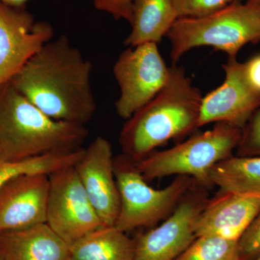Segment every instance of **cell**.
I'll return each mask as SVG.
<instances>
[{
    "label": "cell",
    "mask_w": 260,
    "mask_h": 260,
    "mask_svg": "<svg viewBox=\"0 0 260 260\" xmlns=\"http://www.w3.org/2000/svg\"><path fill=\"white\" fill-rule=\"evenodd\" d=\"M92 71L93 64L62 35L43 46L10 82L51 119L85 125L97 109Z\"/></svg>",
    "instance_id": "cell-1"
},
{
    "label": "cell",
    "mask_w": 260,
    "mask_h": 260,
    "mask_svg": "<svg viewBox=\"0 0 260 260\" xmlns=\"http://www.w3.org/2000/svg\"><path fill=\"white\" fill-rule=\"evenodd\" d=\"M203 98L185 70L173 65L161 90L126 119L119 138L123 154L139 161L169 140L199 128Z\"/></svg>",
    "instance_id": "cell-2"
},
{
    "label": "cell",
    "mask_w": 260,
    "mask_h": 260,
    "mask_svg": "<svg viewBox=\"0 0 260 260\" xmlns=\"http://www.w3.org/2000/svg\"><path fill=\"white\" fill-rule=\"evenodd\" d=\"M85 125L51 119L13 86H0V156L19 161L83 148Z\"/></svg>",
    "instance_id": "cell-3"
},
{
    "label": "cell",
    "mask_w": 260,
    "mask_h": 260,
    "mask_svg": "<svg viewBox=\"0 0 260 260\" xmlns=\"http://www.w3.org/2000/svg\"><path fill=\"white\" fill-rule=\"evenodd\" d=\"M167 37L174 64L200 47L215 48L236 59L246 44L260 42V6L234 3L206 16L178 18Z\"/></svg>",
    "instance_id": "cell-4"
},
{
    "label": "cell",
    "mask_w": 260,
    "mask_h": 260,
    "mask_svg": "<svg viewBox=\"0 0 260 260\" xmlns=\"http://www.w3.org/2000/svg\"><path fill=\"white\" fill-rule=\"evenodd\" d=\"M242 129L219 122L213 129L162 151L153 152L139 161L137 168L145 180L169 176H188L195 182L209 187L210 173L219 162L232 156Z\"/></svg>",
    "instance_id": "cell-5"
},
{
    "label": "cell",
    "mask_w": 260,
    "mask_h": 260,
    "mask_svg": "<svg viewBox=\"0 0 260 260\" xmlns=\"http://www.w3.org/2000/svg\"><path fill=\"white\" fill-rule=\"evenodd\" d=\"M114 171L120 200L114 226L124 233L151 226L167 218L194 182L188 176H177L166 187L153 189L134 160L124 154L114 157Z\"/></svg>",
    "instance_id": "cell-6"
},
{
    "label": "cell",
    "mask_w": 260,
    "mask_h": 260,
    "mask_svg": "<svg viewBox=\"0 0 260 260\" xmlns=\"http://www.w3.org/2000/svg\"><path fill=\"white\" fill-rule=\"evenodd\" d=\"M167 66L155 43H145L121 52L113 67L119 85L116 112L128 119L153 99L169 79Z\"/></svg>",
    "instance_id": "cell-7"
},
{
    "label": "cell",
    "mask_w": 260,
    "mask_h": 260,
    "mask_svg": "<svg viewBox=\"0 0 260 260\" xmlns=\"http://www.w3.org/2000/svg\"><path fill=\"white\" fill-rule=\"evenodd\" d=\"M47 224L69 246L105 226L94 209L74 166L49 174Z\"/></svg>",
    "instance_id": "cell-8"
},
{
    "label": "cell",
    "mask_w": 260,
    "mask_h": 260,
    "mask_svg": "<svg viewBox=\"0 0 260 260\" xmlns=\"http://www.w3.org/2000/svg\"><path fill=\"white\" fill-rule=\"evenodd\" d=\"M205 188L194 181L165 221L135 240L134 260H174L194 242L195 224L208 201Z\"/></svg>",
    "instance_id": "cell-9"
},
{
    "label": "cell",
    "mask_w": 260,
    "mask_h": 260,
    "mask_svg": "<svg viewBox=\"0 0 260 260\" xmlns=\"http://www.w3.org/2000/svg\"><path fill=\"white\" fill-rule=\"evenodd\" d=\"M54 37L46 21H37L25 8L0 2V86L9 83Z\"/></svg>",
    "instance_id": "cell-10"
},
{
    "label": "cell",
    "mask_w": 260,
    "mask_h": 260,
    "mask_svg": "<svg viewBox=\"0 0 260 260\" xmlns=\"http://www.w3.org/2000/svg\"><path fill=\"white\" fill-rule=\"evenodd\" d=\"M223 68V84L203 98L199 127L210 123L224 122L242 129L260 107V94L246 81L242 62L237 58H229Z\"/></svg>",
    "instance_id": "cell-11"
},
{
    "label": "cell",
    "mask_w": 260,
    "mask_h": 260,
    "mask_svg": "<svg viewBox=\"0 0 260 260\" xmlns=\"http://www.w3.org/2000/svg\"><path fill=\"white\" fill-rule=\"evenodd\" d=\"M74 168L99 218L104 225H114L120 200L111 143L103 137H97L85 148Z\"/></svg>",
    "instance_id": "cell-12"
},
{
    "label": "cell",
    "mask_w": 260,
    "mask_h": 260,
    "mask_svg": "<svg viewBox=\"0 0 260 260\" xmlns=\"http://www.w3.org/2000/svg\"><path fill=\"white\" fill-rule=\"evenodd\" d=\"M49 174L15 176L0 189V231L47 223Z\"/></svg>",
    "instance_id": "cell-13"
},
{
    "label": "cell",
    "mask_w": 260,
    "mask_h": 260,
    "mask_svg": "<svg viewBox=\"0 0 260 260\" xmlns=\"http://www.w3.org/2000/svg\"><path fill=\"white\" fill-rule=\"evenodd\" d=\"M260 210V197L223 192L208 200L195 224L196 237L240 239Z\"/></svg>",
    "instance_id": "cell-14"
},
{
    "label": "cell",
    "mask_w": 260,
    "mask_h": 260,
    "mask_svg": "<svg viewBox=\"0 0 260 260\" xmlns=\"http://www.w3.org/2000/svg\"><path fill=\"white\" fill-rule=\"evenodd\" d=\"M4 260H71L70 246L47 223L0 233Z\"/></svg>",
    "instance_id": "cell-15"
},
{
    "label": "cell",
    "mask_w": 260,
    "mask_h": 260,
    "mask_svg": "<svg viewBox=\"0 0 260 260\" xmlns=\"http://www.w3.org/2000/svg\"><path fill=\"white\" fill-rule=\"evenodd\" d=\"M177 19L172 0H134L131 31L124 44L130 47L145 43L158 44Z\"/></svg>",
    "instance_id": "cell-16"
},
{
    "label": "cell",
    "mask_w": 260,
    "mask_h": 260,
    "mask_svg": "<svg viewBox=\"0 0 260 260\" xmlns=\"http://www.w3.org/2000/svg\"><path fill=\"white\" fill-rule=\"evenodd\" d=\"M135 240L114 225H105L70 246L71 260H134Z\"/></svg>",
    "instance_id": "cell-17"
},
{
    "label": "cell",
    "mask_w": 260,
    "mask_h": 260,
    "mask_svg": "<svg viewBox=\"0 0 260 260\" xmlns=\"http://www.w3.org/2000/svg\"><path fill=\"white\" fill-rule=\"evenodd\" d=\"M210 181L223 192L260 197V156L232 155L221 160L210 171Z\"/></svg>",
    "instance_id": "cell-18"
},
{
    "label": "cell",
    "mask_w": 260,
    "mask_h": 260,
    "mask_svg": "<svg viewBox=\"0 0 260 260\" xmlns=\"http://www.w3.org/2000/svg\"><path fill=\"white\" fill-rule=\"evenodd\" d=\"M85 148L70 153H52L19 161H8L0 156V189L15 176L25 174H50L68 167H73L83 156Z\"/></svg>",
    "instance_id": "cell-19"
},
{
    "label": "cell",
    "mask_w": 260,
    "mask_h": 260,
    "mask_svg": "<svg viewBox=\"0 0 260 260\" xmlns=\"http://www.w3.org/2000/svg\"><path fill=\"white\" fill-rule=\"evenodd\" d=\"M237 240L215 237H198L174 260H239Z\"/></svg>",
    "instance_id": "cell-20"
},
{
    "label": "cell",
    "mask_w": 260,
    "mask_h": 260,
    "mask_svg": "<svg viewBox=\"0 0 260 260\" xmlns=\"http://www.w3.org/2000/svg\"><path fill=\"white\" fill-rule=\"evenodd\" d=\"M241 0H172L178 18H200Z\"/></svg>",
    "instance_id": "cell-21"
},
{
    "label": "cell",
    "mask_w": 260,
    "mask_h": 260,
    "mask_svg": "<svg viewBox=\"0 0 260 260\" xmlns=\"http://www.w3.org/2000/svg\"><path fill=\"white\" fill-rule=\"evenodd\" d=\"M237 156H260V107L242 128L237 149Z\"/></svg>",
    "instance_id": "cell-22"
},
{
    "label": "cell",
    "mask_w": 260,
    "mask_h": 260,
    "mask_svg": "<svg viewBox=\"0 0 260 260\" xmlns=\"http://www.w3.org/2000/svg\"><path fill=\"white\" fill-rule=\"evenodd\" d=\"M242 260H254L260 254V210L238 241Z\"/></svg>",
    "instance_id": "cell-23"
},
{
    "label": "cell",
    "mask_w": 260,
    "mask_h": 260,
    "mask_svg": "<svg viewBox=\"0 0 260 260\" xmlns=\"http://www.w3.org/2000/svg\"><path fill=\"white\" fill-rule=\"evenodd\" d=\"M134 0H93L95 9L112 15L115 20L131 22Z\"/></svg>",
    "instance_id": "cell-24"
},
{
    "label": "cell",
    "mask_w": 260,
    "mask_h": 260,
    "mask_svg": "<svg viewBox=\"0 0 260 260\" xmlns=\"http://www.w3.org/2000/svg\"><path fill=\"white\" fill-rule=\"evenodd\" d=\"M243 75L253 90L260 94V54L242 62Z\"/></svg>",
    "instance_id": "cell-25"
},
{
    "label": "cell",
    "mask_w": 260,
    "mask_h": 260,
    "mask_svg": "<svg viewBox=\"0 0 260 260\" xmlns=\"http://www.w3.org/2000/svg\"><path fill=\"white\" fill-rule=\"evenodd\" d=\"M28 1V0H0L2 3L14 8H25Z\"/></svg>",
    "instance_id": "cell-26"
},
{
    "label": "cell",
    "mask_w": 260,
    "mask_h": 260,
    "mask_svg": "<svg viewBox=\"0 0 260 260\" xmlns=\"http://www.w3.org/2000/svg\"><path fill=\"white\" fill-rule=\"evenodd\" d=\"M246 3L253 5H256V6H260V0H247Z\"/></svg>",
    "instance_id": "cell-27"
},
{
    "label": "cell",
    "mask_w": 260,
    "mask_h": 260,
    "mask_svg": "<svg viewBox=\"0 0 260 260\" xmlns=\"http://www.w3.org/2000/svg\"><path fill=\"white\" fill-rule=\"evenodd\" d=\"M254 260H260V254Z\"/></svg>",
    "instance_id": "cell-28"
},
{
    "label": "cell",
    "mask_w": 260,
    "mask_h": 260,
    "mask_svg": "<svg viewBox=\"0 0 260 260\" xmlns=\"http://www.w3.org/2000/svg\"><path fill=\"white\" fill-rule=\"evenodd\" d=\"M0 260H4V259H3V256H2L1 254H0Z\"/></svg>",
    "instance_id": "cell-29"
},
{
    "label": "cell",
    "mask_w": 260,
    "mask_h": 260,
    "mask_svg": "<svg viewBox=\"0 0 260 260\" xmlns=\"http://www.w3.org/2000/svg\"><path fill=\"white\" fill-rule=\"evenodd\" d=\"M1 232H2L1 231H0V233H1Z\"/></svg>",
    "instance_id": "cell-30"
},
{
    "label": "cell",
    "mask_w": 260,
    "mask_h": 260,
    "mask_svg": "<svg viewBox=\"0 0 260 260\" xmlns=\"http://www.w3.org/2000/svg\"><path fill=\"white\" fill-rule=\"evenodd\" d=\"M239 260H242V259H239Z\"/></svg>",
    "instance_id": "cell-31"
}]
</instances>
